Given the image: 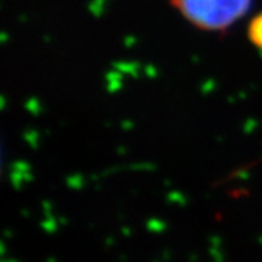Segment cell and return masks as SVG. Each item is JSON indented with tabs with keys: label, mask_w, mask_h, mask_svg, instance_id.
<instances>
[{
	"label": "cell",
	"mask_w": 262,
	"mask_h": 262,
	"mask_svg": "<svg viewBox=\"0 0 262 262\" xmlns=\"http://www.w3.org/2000/svg\"><path fill=\"white\" fill-rule=\"evenodd\" d=\"M170 5L196 29L222 34L249 13L253 0H170Z\"/></svg>",
	"instance_id": "6da1fadb"
},
{
	"label": "cell",
	"mask_w": 262,
	"mask_h": 262,
	"mask_svg": "<svg viewBox=\"0 0 262 262\" xmlns=\"http://www.w3.org/2000/svg\"><path fill=\"white\" fill-rule=\"evenodd\" d=\"M246 37L256 50L262 51V12L256 13L248 24Z\"/></svg>",
	"instance_id": "7a4b0ae2"
}]
</instances>
